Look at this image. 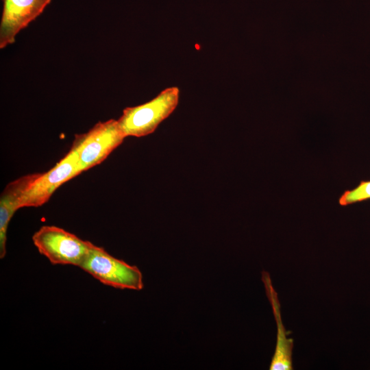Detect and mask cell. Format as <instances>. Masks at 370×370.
Instances as JSON below:
<instances>
[{"label": "cell", "mask_w": 370, "mask_h": 370, "mask_svg": "<svg viewBox=\"0 0 370 370\" xmlns=\"http://www.w3.org/2000/svg\"><path fill=\"white\" fill-rule=\"evenodd\" d=\"M179 97V88L172 86L147 103L125 108L118 119L125 136L142 137L152 134L175 110Z\"/></svg>", "instance_id": "cell-1"}, {"label": "cell", "mask_w": 370, "mask_h": 370, "mask_svg": "<svg viewBox=\"0 0 370 370\" xmlns=\"http://www.w3.org/2000/svg\"><path fill=\"white\" fill-rule=\"evenodd\" d=\"M40 173L23 175L10 182L3 190L0 198V258L6 254L7 230L14 212L19 209L20 201L30 185Z\"/></svg>", "instance_id": "cell-8"}, {"label": "cell", "mask_w": 370, "mask_h": 370, "mask_svg": "<svg viewBox=\"0 0 370 370\" xmlns=\"http://www.w3.org/2000/svg\"><path fill=\"white\" fill-rule=\"evenodd\" d=\"M262 281L264 284L267 298L271 305L273 313L277 325V341L275 352L273 356L270 370H292V354L293 339L286 337V332L283 325L280 304L278 293L274 289L270 275L267 271L262 272Z\"/></svg>", "instance_id": "cell-7"}, {"label": "cell", "mask_w": 370, "mask_h": 370, "mask_svg": "<svg viewBox=\"0 0 370 370\" xmlns=\"http://www.w3.org/2000/svg\"><path fill=\"white\" fill-rule=\"evenodd\" d=\"M80 269L101 283L119 289L140 291L144 284L140 269L92 245Z\"/></svg>", "instance_id": "cell-4"}, {"label": "cell", "mask_w": 370, "mask_h": 370, "mask_svg": "<svg viewBox=\"0 0 370 370\" xmlns=\"http://www.w3.org/2000/svg\"><path fill=\"white\" fill-rule=\"evenodd\" d=\"M32 241L39 253L51 264H71L79 267L93 245L53 225L42 226L33 235Z\"/></svg>", "instance_id": "cell-3"}, {"label": "cell", "mask_w": 370, "mask_h": 370, "mask_svg": "<svg viewBox=\"0 0 370 370\" xmlns=\"http://www.w3.org/2000/svg\"><path fill=\"white\" fill-rule=\"evenodd\" d=\"M125 137L118 120L110 119L97 123L84 134H76L71 149L75 152L83 172L101 163Z\"/></svg>", "instance_id": "cell-2"}, {"label": "cell", "mask_w": 370, "mask_h": 370, "mask_svg": "<svg viewBox=\"0 0 370 370\" xmlns=\"http://www.w3.org/2000/svg\"><path fill=\"white\" fill-rule=\"evenodd\" d=\"M370 199V180H362L351 190H345L338 199L341 206H346Z\"/></svg>", "instance_id": "cell-9"}, {"label": "cell", "mask_w": 370, "mask_h": 370, "mask_svg": "<svg viewBox=\"0 0 370 370\" xmlns=\"http://www.w3.org/2000/svg\"><path fill=\"white\" fill-rule=\"evenodd\" d=\"M0 48L13 43L17 34L35 20L51 0H2Z\"/></svg>", "instance_id": "cell-6"}, {"label": "cell", "mask_w": 370, "mask_h": 370, "mask_svg": "<svg viewBox=\"0 0 370 370\" xmlns=\"http://www.w3.org/2000/svg\"><path fill=\"white\" fill-rule=\"evenodd\" d=\"M82 173L75 152L69 153L47 172L40 173L24 193L19 204L23 207H38L46 203L55 190Z\"/></svg>", "instance_id": "cell-5"}]
</instances>
